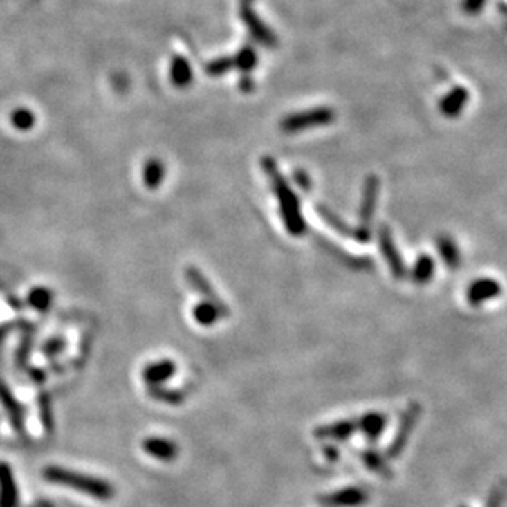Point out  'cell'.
<instances>
[{
  "instance_id": "obj_5",
  "label": "cell",
  "mask_w": 507,
  "mask_h": 507,
  "mask_svg": "<svg viewBox=\"0 0 507 507\" xmlns=\"http://www.w3.org/2000/svg\"><path fill=\"white\" fill-rule=\"evenodd\" d=\"M369 492L364 488L349 486L340 491L320 496L318 501L323 507H362L369 501Z\"/></svg>"
},
{
  "instance_id": "obj_20",
  "label": "cell",
  "mask_w": 507,
  "mask_h": 507,
  "mask_svg": "<svg viewBox=\"0 0 507 507\" xmlns=\"http://www.w3.org/2000/svg\"><path fill=\"white\" fill-rule=\"evenodd\" d=\"M35 122H37V117L27 107H17L10 112V124L12 127L17 129L20 132L32 131L35 127Z\"/></svg>"
},
{
  "instance_id": "obj_18",
  "label": "cell",
  "mask_w": 507,
  "mask_h": 507,
  "mask_svg": "<svg viewBox=\"0 0 507 507\" xmlns=\"http://www.w3.org/2000/svg\"><path fill=\"white\" fill-rule=\"evenodd\" d=\"M142 180H144V185L149 190H157L165 180V165L162 163V160H147L144 168H142Z\"/></svg>"
},
{
  "instance_id": "obj_9",
  "label": "cell",
  "mask_w": 507,
  "mask_h": 507,
  "mask_svg": "<svg viewBox=\"0 0 507 507\" xmlns=\"http://www.w3.org/2000/svg\"><path fill=\"white\" fill-rule=\"evenodd\" d=\"M0 507H19V488L7 463L0 461Z\"/></svg>"
},
{
  "instance_id": "obj_6",
  "label": "cell",
  "mask_w": 507,
  "mask_h": 507,
  "mask_svg": "<svg viewBox=\"0 0 507 507\" xmlns=\"http://www.w3.org/2000/svg\"><path fill=\"white\" fill-rule=\"evenodd\" d=\"M376 196H377V180L374 176H371L367 180L366 186H364V196H362V205H361V228L358 229L356 237L361 242H364L369 236V223L372 221V213H374L376 206Z\"/></svg>"
},
{
  "instance_id": "obj_22",
  "label": "cell",
  "mask_w": 507,
  "mask_h": 507,
  "mask_svg": "<svg viewBox=\"0 0 507 507\" xmlns=\"http://www.w3.org/2000/svg\"><path fill=\"white\" fill-rule=\"evenodd\" d=\"M506 499H507V479H499L491 488V491H489L484 507H504Z\"/></svg>"
},
{
  "instance_id": "obj_19",
  "label": "cell",
  "mask_w": 507,
  "mask_h": 507,
  "mask_svg": "<svg viewBox=\"0 0 507 507\" xmlns=\"http://www.w3.org/2000/svg\"><path fill=\"white\" fill-rule=\"evenodd\" d=\"M27 303L30 308L40 311V313H45L51 308V303H53V293H51L50 288L46 287H35L28 292L27 295Z\"/></svg>"
},
{
  "instance_id": "obj_25",
  "label": "cell",
  "mask_w": 507,
  "mask_h": 507,
  "mask_svg": "<svg viewBox=\"0 0 507 507\" xmlns=\"http://www.w3.org/2000/svg\"><path fill=\"white\" fill-rule=\"evenodd\" d=\"M255 64H257V55L249 46L242 48L234 58V68H239L241 71H252Z\"/></svg>"
},
{
  "instance_id": "obj_12",
  "label": "cell",
  "mask_w": 507,
  "mask_h": 507,
  "mask_svg": "<svg viewBox=\"0 0 507 507\" xmlns=\"http://www.w3.org/2000/svg\"><path fill=\"white\" fill-rule=\"evenodd\" d=\"M176 372L175 362L170 361V359H163V361L151 362L149 366L144 367V372H142V377L150 387H158L167 382L168 379H172Z\"/></svg>"
},
{
  "instance_id": "obj_27",
  "label": "cell",
  "mask_w": 507,
  "mask_h": 507,
  "mask_svg": "<svg viewBox=\"0 0 507 507\" xmlns=\"http://www.w3.org/2000/svg\"><path fill=\"white\" fill-rule=\"evenodd\" d=\"M439 246H440V252H441V257H443V261L448 264V266H457L459 261V254H458V249L452 242V239H441L439 242Z\"/></svg>"
},
{
  "instance_id": "obj_16",
  "label": "cell",
  "mask_w": 507,
  "mask_h": 507,
  "mask_svg": "<svg viewBox=\"0 0 507 507\" xmlns=\"http://www.w3.org/2000/svg\"><path fill=\"white\" fill-rule=\"evenodd\" d=\"M361 459L364 463V466L367 468V470L372 471V473L382 476V478L385 479H391L392 478V470L391 466H389L387 463V457L382 453H379L377 450H364V452L361 453Z\"/></svg>"
},
{
  "instance_id": "obj_15",
  "label": "cell",
  "mask_w": 507,
  "mask_h": 507,
  "mask_svg": "<svg viewBox=\"0 0 507 507\" xmlns=\"http://www.w3.org/2000/svg\"><path fill=\"white\" fill-rule=\"evenodd\" d=\"M228 308H223V306L216 305V303L205 300L198 305H194L193 308V318L194 322L201 326H213V324L218 323L219 316L228 315Z\"/></svg>"
},
{
  "instance_id": "obj_21",
  "label": "cell",
  "mask_w": 507,
  "mask_h": 507,
  "mask_svg": "<svg viewBox=\"0 0 507 507\" xmlns=\"http://www.w3.org/2000/svg\"><path fill=\"white\" fill-rule=\"evenodd\" d=\"M380 244H382V250H384L385 257H387L389 264H391V268H392L394 274H396V275L404 274V266H402L400 257H398L397 254H394L392 239H391V236H389V232L385 231V229L382 232H380Z\"/></svg>"
},
{
  "instance_id": "obj_11",
  "label": "cell",
  "mask_w": 507,
  "mask_h": 507,
  "mask_svg": "<svg viewBox=\"0 0 507 507\" xmlns=\"http://www.w3.org/2000/svg\"><path fill=\"white\" fill-rule=\"evenodd\" d=\"M501 293V285L494 279H479L471 284L468 290V302L473 306H479Z\"/></svg>"
},
{
  "instance_id": "obj_35",
  "label": "cell",
  "mask_w": 507,
  "mask_h": 507,
  "mask_svg": "<svg viewBox=\"0 0 507 507\" xmlns=\"http://www.w3.org/2000/svg\"><path fill=\"white\" fill-rule=\"evenodd\" d=\"M241 89H242V91H252V89H254V84H252V82H250L249 80H247V77H244V80H242Z\"/></svg>"
},
{
  "instance_id": "obj_10",
  "label": "cell",
  "mask_w": 507,
  "mask_h": 507,
  "mask_svg": "<svg viewBox=\"0 0 507 507\" xmlns=\"http://www.w3.org/2000/svg\"><path fill=\"white\" fill-rule=\"evenodd\" d=\"M0 405L6 410L7 417L10 418L12 427L17 432H24V409H21V405L17 402L14 394H12L8 385L2 379H0Z\"/></svg>"
},
{
  "instance_id": "obj_1",
  "label": "cell",
  "mask_w": 507,
  "mask_h": 507,
  "mask_svg": "<svg viewBox=\"0 0 507 507\" xmlns=\"http://www.w3.org/2000/svg\"><path fill=\"white\" fill-rule=\"evenodd\" d=\"M262 170L266 172L268 181H270V188L274 192L277 203H279L280 218L284 221L285 229L292 236H302L306 231V221L303 219L300 201H298L297 194L290 188L287 180L284 178L279 167H277L275 160L270 157H262L261 160Z\"/></svg>"
},
{
  "instance_id": "obj_31",
  "label": "cell",
  "mask_w": 507,
  "mask_h": 507,
  "mask_svg": "<svg viewBox=\"0 0 507 507\" xmlns=\"http://www.w3.org/2000/svg\"><path fill=\"white\" fill-rule=\"evenodd\" d=\"M40 417L43 422H45V427L50 428L51 427V414H50V402L48 397L46 396H40Z\"/></svg>"
},
{
  "instance_id": "obj_30",
  "label": "cell",
  "mask_w": 507,
  "mask_h": 507,
  "mask_svg": "<svg viewBox=\"0 0 507 507\" xmlns=\"http://www.w3.org/2000/svg\"><path fill=\"white\" fill-rule=\"evenodd\" d=\"M30 351H32V340L25 338V340L20 343V348L17 349V353H15V358H17V361H19V364L27 362V359L30 356Z\"/></svg>"
},
{
  "instance_id": "obj_7",
  "label": "cell",
  "mask_w": 507,
  "mask_h": 507,
  "mask_svg": "<svg viewBox=\"0 0 507 507\" xmlns=\"http://www.w3.org/2000/svg\"><path fill=\"white\" fill-rule=\"evenodd\" d=\"M358 432V420L356 418H346L338 420L335 423H328L315 430V436L320 440H338L344 441L351 439Z\"/></svg>"
},
{
  "instance_id": "obj_33",
  "label": "cell",
  "mask_w": 507,
  "mask_h": 507,
  "mask_svg": "<svg viewBox=\"0 0 507 507\" xmlns=\"http://www.w3.org/2000/svg\"><path fill=\"white\" fill-rule=\"evenodd\" d=\"M323 453H324V457L329 459V461H336V459L340 458V452H338L336 446H333V445L323 446Z\"/></svg>"
},
{
  "instance_id": "obj_28",
  "label": "cell",
  "mask_w": 507,
  "mask_h": 507,
  "mask_svg": "<svg viewBox=\"0 0 507 507\" xmlns=\"http://www.w3.org/2000/svg\"><path fill=\"white\" fill-rule=\"evenodd\" d=\"M232 68H234V59L219 58V59H214L213 63L208 64L206 73L210 76H221V75H224V73L231 71Z\"/></svg>"
},
{
  "instance_id": "obj_34",
  "label": "cell",
  "mask_w": 507,
  "mask_h": 507,
  "mask_svg": "<svg viewBox=\"0 0 507 507\" xmlns=\"http://www.w3.org/2000/svg\"><path fill=\"white\" fill-rule=\"evenodd\" d=\"M12 324H0V341L6 340V336L8 335V331H10Z\"/></svg>"
},
{
  "instance_id": "obj_29",
  "label": "cell",
  "mask_w": 507,
  "mask_h": 507,
  "mask_svg": "<svg viewBox=\"0 0 507 507\" xmlns=\"http://www.w3.org/2000/svg\"><path fill=\"white\" fill-rule=\"evenodd\" d=\"M64 349V340L63 338H51V340H48L45 343V346H43V354L45 356H58L59 353H63Z\"/></svg>"
},
{
  "instance_id": "obj_37",
  "label": "cell",
  "mask_w": 507,
  "mask_h": 507,
  "mask_svg": "<svg viewBox=\"0 0 507 507\" xmlns=\"http://www.w3.org/2000/svg\"><path fill=\"white\" fill-rule=\"evenodd\" d=\"M459 507H468V506H459Z\"/></svg>"
},
{
  "instance_id": "obj_32",
  "label": "cell",
  "mask_w": 507,
  "mask_h": 507,
  "mask_svg": "<svg viewBox=\"0 0 507 507\" xmlns=\"http://www.w3.org/2000/svg\"><path fill=\"white\" fill-rule=\"evenodd\" d=\"M293 180L297 181V185L300 186L303 192H308V190H310V178H308V175H306L305 172H302V170L295 172L293 173Z\"/></svg>"
},
{
  "instance_id": "obj_13",
  "label": "cell",
  "mask_w": 507,
  "mask_h": 507,
  "mask_svg": "<svg viewBox=\"0 0 507 507\" xmlns=\"http://www.w3.org/2000/svg\"><path fill=\"white\" fill-rule=\"evenodd\" d=\"M385 423H387V417L385 415L379 414V412H369V414L362 415L358 420V430L362 432V435L366 436L367 441L376 443L385 430Z\"/></svg>"
},
{
  "instance_id": "obj_14",
  "label": "cell",
  "mask_w": 507,
  "mask_h": 507,
  "mask_svg": "<svg viewBox=\"0 0 507 507\" xmlns=\"http://www.w3.org/2000/svg\"><path fill=\"white\" fill-rule=\"evenodd\" d=\"M185 275H186V279H188V284L192 285V287L194 290H196L198 293H201L203 297H205V300H210V302L216 303V305L223 306V308H228V305L224 306V303L219 300V297H218V295H216L214 288L211 287L210 280H208L206 277L198 270V268L188 267V268H186Z\"/></svg>"
},
{
  "instance_id": "obj_24",
  "label": "cell",
  "mask_w": 507,
  "mask_h": 507,
  "mask_svg": "<svg viewBox=\"0 0 507 507\" xmlns=\"http://www.w3.org/2000/svg\"><path fill=\"white\" fill-rule=\"evenodd\" d=\"M433 272H435V268H433L432 259L423 255V257H420L417 264H415L414 279L415 282H418V284H427V282L432 279Z\"/></svg>"
},
{
  "instance_id": "obj_3",
  "label": "cell",
  "mask_w": 507,
  "mask_h": 507,
  "mask_svg": "<svg viewBox=\"0 0 507 507\" xmlns=\"http://www.w3.org/2000/svg\"><path fill=\"white\" fill-rule=\"evenodd\" d=\"M335 119V112L329 107H318V109L295 112L285 117L280 122V129L285 133H295L302 131H308L313 127H322L328 125Z\"/></svg>"
},
{
  "instance_id": "obj_26",
  "label": "cell",
  "mask_w": 507,
  "mask_h": 507,
  "mask_svg": "<svg viewBox=\"0 0 507 507\" xmlns=\"http://www.w3.org/2000/svg\"><path fill=\"white\" fill-rule=\"evenodd\" d=\"M150 396L155 398V400L167 402V404H181L183 402V394L178 391H168L163 385H158V387H150Z\"/></svg>"
},
{
  "instance_id": "obj_23",
  "label": "cell",
  "mask_w": 507,
  "mask_h": 507,
  "mask_svg": "<svg viewBox=\"0 0 507 507\" xmlns=\"http://www.w3.org/2000/svg\"><path fill=\"white\" fill-rule=\"evenodd\" d=\"M466 101V91L465 89H457L450 98H446V101L441 102V111L445 112L446 116H457L459 111H461V106Z\"/></svg>"
},
{
  "instance_id": "obj_2",
  "label": "cell",
  "mask_w": 507,
  "mask_h": 507,
  "mask_svg": "<svg viewBox=\"0 0 507 507\" xmlns=\"http://www.w3.org/2000/svg\"><path fill=\"white\" fill-rule=\"evenodd\" d=\"M43 478L48 481V483L73 488L76 489L77 492H82L86 494V496H91L99 501H109L116 494V489L109 481L96 478V476L80 473V471L66 470V468L59 466L45 468V470H43Z\"/></svg>"
},
{
  "instance_id": "obj_8",
  "label": "cell",
  "mask_w": 507,
  "mask_h": 507,
  "mask_svg": "<svg viewBox=\"0 0 507 507\" xmlns=\"http://www.w3.org/2000/svg\"><path fill=\"white\" fill-rule=\"evenodd\" d=\"M142 448L149 457L160 461H173L178 457V445L163 436H149L142 441Z\"/></svg>"
},
{
  "instance_id": "obj_36",
  "label": "cell",
  "mask_w": 507,
  "mask_h": 507,
  "mask_svg": "<svg viewBox=\"0 0 507 507\" xmlns=\"http://www.w3.org/2000/svg\"><path fill=\"white\" fill-rule=\"evenodd\" d=\"M30 374H32V377L35 380L45 379V374H43V371H40V369H33V372H30Z\"/></svg>"
},
{
  "instance_id": "obj_17",
  "label": "cell",
  "mask_w": 507,
  "mask_h": 507,
  "mask_svg": "<svg viewBox=\"0 0 507 507\" xmlns=\"http://www.w3.org/2000/svg\"><path fill=\"white\" fill-rule=\"evenodd\" d=\"M170 81L175 88H188L193 81V71L192 64L188 63V59H185L183 56H176L173 58L170 64Z\"/></svg>"
},
{
  "instance_id": "obj_4",
  "label": "cell",
  "mask_w": 507,
  "mask_h": 507,
  "mask_svg": "<svg viewBox=\"0 0 507 507\" xmlns=\"http://www.w3.org/2000/svg\"><path fill=\"white\" fill-rule=\"evenodd\" d=\"M420 412H422V409H420L418 404H412L407 407V410L402 414V417H400V423H398L396 435H394L391 445L387 446L385 457L387 458L400 457L402 452L405 450L407 443H409V439H410L412 432H414L415 423H417V420L420 417Z\"/></svg>"
}]
</instances>
